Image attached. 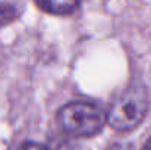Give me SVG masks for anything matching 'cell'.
Instances as JSON below:
<instances>
[{"label": "cell", "mask_w": 151, "mask_h": 150, "mask_svg": "<svg viewBox=\"0 0 151 150\" xmlns=\"http://www.w3.org/2000/svg\"><path fill=\"white\" fill-rule=\"evenodd\" d=\"M148 110V94L142 84L134 83L114 100L107 113L109 125L116 131H131L145 118Z\"/></svg>", "instance_id": "obj_1"}, {"label": "cell", "mask_w": 151, "mask_h": 150, "mask_svg": "<svg viewBox=\"0 0 151 150\" xmlns=\"http://www.w3.org/2000/svg\"><path fill=\"white\" fill-rule=\"evenodd\" d=\"M107 115L88 101H69L57 112L59 127L72 137H94L104 128Z\"/></svg>", "instance_id": "obj_2"}, {"label": "cell", "mask_w": 151, "mask_h": 150, "mask_svg": "<svg viewBox=\"0 0 151 150\" xmlns=\"http://www.w3.org/2000/svg\"><path fill=\"white\" fill-rule=\"evenodd\" d=\"M35 4L51 15H69L72 13L79 0H34Z\"/></svg>", "instance_id": "obj_3"}, {"label": "cell", "mask_w": 151, "mask_h": 150, "mask_svg": "<svg viewBox=\"0 0 151 150\" xmlns=\"http://www.w3.org/2000/svg\"><path fill=\"white\" fill-rule=\"evenodd\" d=\"M21 13V9L15 3L0 1V30L12 24Z\"/></svg>", "instance_id": "obj_4"}, {"label": "cell", "mask_w": 151, "mask_h": 150, "mask_svg": "<svg viewBox=\"0 0 151 150\" xmlns=\"http://www.w3.org/2000/svg\"><path fill=\"white\" fill-rule=\"evenodd\" d=\"M107 150H134V146L126 141H117V143H113L110 147H107Z\"/></svg>", "instance_id": "obj_5"}, {"label": "cell", "mask_w": 151, "mask_h": 150, "mask_svg": "<svg viewBox=\"0 0 151 150\" xmlns=\"http://www.w3.org/2000/svg\"><path fill=\"white\" fill-rule=\"evenodd\" d=\"M21 150H49L46 146L40 144V143H35V141H28V143H24Z\"/></svg>", "instance_id": "obj_6"}, {"label": "cell", "mask_w": 151, "mask_h": 150, "mask_svg": "<svg viewBox=\"0 0 151 150\" xmlns=\"http://www.w3.org/2000/svg\"><path fill=\"white\" fill-rule=\"evenodd\" d=\"M141 150H151V137L147 140V143L142 146V149H141Z\"/></svg>", "instance_id": "obj_7"}]
</instances>
